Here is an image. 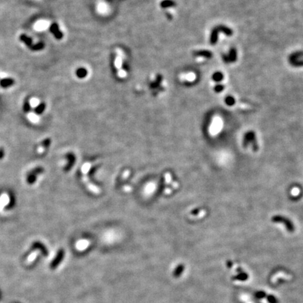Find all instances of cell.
<instances>
[{"mask_svg": "<svg viewBox=\"0 0 303 303\" xmlns=\"http://www.w3.org/2000/svg\"><path fill=\"white\" fill-rule=\"evenodd\" d=\"M116 53H117L118 55L123 58V52L121 49H116Z\"/></svg>", "mask_w": 303, "mask_h": 303, "instance_id": "32", "label": "cell"}, {"mask_svg": "<svg viewBox=\"0 0 303 303\" xmlns=\"http://www.w3.org/2000/svg\"><path fill=\"white\" fill-rule=\"evenodd\" d=\"M266 299L267 302L269 303H279L278 299L275 297V295L270 294V295H267Z\"/></svg>", "mask_w": 303, "mask_h": 303, "instance_id": "23", "label": "cell"}, {"mask_svg": "<svg viewBox=\"0 0 303 303\" xmlns=\"http://www.w3.org/2000/svg\"><path fill=\"white\" fill-rule=\"evenodd\" d=\"M4 157V150L3 148H0V160L2 159Z\"/></svg>", "mask_w": 303, "mask_h": 303, "instance_id": "30", "label": "cell"}, {"mask_svg": "<svg viewBox=\"0 0 303 303\" xmlns=\"http://www.w3.org/2000/svg\"><path fill=\"white\" fill-rule=\"evenodd\" d=\"M14 80L12 78H4L0 80V86L2 88H8L14 84Z\"/></svg>", "mask_w": 303, "mask_h": 303, "instance_id": "10", "label": "cell"}, {"mask_svg": "<svg viewBox=\"0 0 303 303\" xmlns=\"http://www.w3.org/2000/svg\"><path fill=\"white\" fill-rule=\"evenodd\" d=\"M64 255H65V251L63 249H60L58 251L56 256L55 257V258L53 259V261L51 262L50 265V268H51L52 270H54L56 267L60 265V263L62 261L64 258Z\"/></svg>", "mask_w": 303, "mask_h": 303, "instance_id": "6", "label": "cell"}, {"mask_svg": "<svg viewBox=\"0 0 303 303\" xmlns=\"http://www.w3.org/2000/svg\"><path fill=\"white\" fill-rule=\"evenodd\" d=\"M225 102L228 106H232L235 104V99L232 96H228L225 99Z\"/></svg>", "mask_w": 303, "mask_h": 303, "instance_id": "22", "label": "cell"}, {"mask_svg": "<svg viewBox=\"0 0 303 303\" xmlns=\"http://www.w3.org/2000/svg\"><path fill=\"white\" fill-rule=\"evenodd\" d=\"M45 108H46V105L44 104V103H40V104H39L36 107H35V114H42V112L44 111Z\"/></svg>", "mask_w": 303, "mask_h": 303, "instance_id": "17", "label": "cell"}, {"mask_svg": "<svg viewBox=\"0 0 303 303\" xmlns=\"http://www.w3.org/2000/svg\"><path fill=\"white\" fill-rule=\"evenodd\" d=\"M223 60L225 63H234L237 60V51L234 48H232L229 53L223 55Z\"/></svg>", "mask_w": 303, "mask_h": 303, "instance_id": "5", "label": "cell"}, {"mask_svg": "<svg viewBox=\"0 0 303 303\" xmlns=\"http://www.w3.org/2000/svg\"><path fill=\"white\" fill-rule=\"evenodd\" d=\"M51 139H49V138H46V139L44 140V141L42 142V146H43L44 148H49V145H51Z\"/></svg>", "mask_w": 303, "mask_h": 303, "instance_id": "28", "label": "cell"}, {"mask_svg": "<svg viewBox=\"0 0 303 303\" xmlns=\"http://www.w3.org/2000/svg\"><path fill=\"white\" fill-rule=\"evenodd\" d=\"M223 79H224V74H223V72L219 71L214 72L212 75V79L216 82H220L223 80Z\"/></svg>", "mask_w": 303, "mask_h": 303, "instance_id": "15", "label": "cell"}, {"mask_svg": "<svg viewBox=\"0 0 303 303\" xmlns=\"http://www.w3.org/2000/svg\"><path fill=\"white\" fill-rule=\"evenodd\" d=\"M196 55L198 57L205 58H211L213 56L212 52L209 50H200L196 52Z\"/></svg>", "mask_w": 303, "mask_h": 303, "instance_id": "12", "label": "cell"}, {"mask_svg": "<svg viewBox=\"0 0 303 303\" xmlns=\"http://www.w3.org/2000/svg\"><path fill=\"white\" fill-rule=\"evenodd\" d=\"M0 195H1V193H0Z\"/></svg>", "mask_w": 303, "mask_h": 303, "instance_id": "35", "label": "cell"}, {"mask_svg": "<svg viewBox=\"0 0 303 303\" xmlns=\"http://www.w3.org/2000/svg\"><path fill=\"white\" fill-rule=\"evenodd\" d=\"M220 33H223L227 37H231L233 35V30L229 27L223 25H218V26L213 28V30H211V35H210V43L211 44L215 45L217 43L218 36Z\"/></svg>", "mask_w": 303, "mask_h": 303, "instance_id": "1", "label": "cell"}, {"mask_svg": "<svg viewBox=\"0 0 303 303\" xmlns=\"http://www.w3.org/2000/svg\"><path fill=\"white\" fill-rule=\"evenodd\" d=\"M122 63H123V58L119 56V55H116V56L114 59V63L116 70H120V69H121V67H122Z\"/></svg>", "mask_w": 303, "mask_h": 303, "instance_id": "16", "label": "cell"}, {"mask_svg": "<svg viewBox=\"0 0 303 303\" xmlns=\"http://www.w3.org/2000/svg\"><path fill=\"white\" fill-rule=\"evenodd\" d=\"M303 56L302 52H295L292 53L289 57V62L291 65L294 67H302L303 60H300L301 58Z\"/></svg>", "mask_w": 303, "mask_h": 303, "instance_id": "4", "label": "cell"}, {"mask_svg": "<svg viewBox=\"0 0 303 303\" xmlns=\"http://www.w3.org/2000/svg\"><path fill=\"white\" fill-rule=\"evenodd\" d=\"M236 271L237 273H241V272H243V268H241V267H238V268H236Z\"/></svg>", "mask_w": 303, "mask_h": 303, "instance_id": "34", "label": "cell"}, {"mask_svg": "<svg viewBox=\"0 0 303 303\" xmlns=\"http://www.w3.org/2000/svg\"><path fill=\"white\" fill-rule=\"evenodd\" d=\"M254 295H255V297H256L257 299L262 300L264 298H266L267 293H266V292L264 291H256V292L254 293Z\"/></svg>", "mask_w": 303, "mask_h": 303, "instance_id": "18", "label": "cell"}, {"mask_svg": "<svg viewBox=\"0 0 303 303\" xmlns=\"http://www.w3.org/2000/svg\"><path fill=\"white\" fill-rule=\"evenodd\" d=\"M20 40L23 42L29 48H30L33 46V40H32V38L28 37V35H25V34H22L20 36Z\"/></svg>", "mask_w": 303, "mask_h": 303, "instance_id": "13", "label": "cell"}, {"mask_svg": "<svg viewBox=\"0 0 303 303\" xmlns=\"http://www.w3.org/2000/svg\"><path fill=\"white\" fill-rule=\"evenodd\" d=\"M96 10H97V12L99 14L105 16V15L110 13V8L109 5L107 4L106 2L103 1H100L98 2L97 6H96Z\"/></svg>", "mask_w": 303, "mask_h": 303, "instance_id": "7", "label": "cell"}, {"mask_svg": "<svg viewBox=\"0 0 303 303\" xmlns=\"http://www.w3.org/2000/svg\"><path fill=\"white\" fill-rule=\"evenodd\" d=\"M37 180V175H33V174L28 173V176H27L26 181L29 184H33L36 182Z\"/></svg>", "mask_w": 303, "mask_h": 303, "instance_id": "19", "label": "cell"}, {"mask_svg": "<svg viewBox=\"0 0 303 303\" xmlns=\"http://www.w3.org/2000/svg\"><path fill=\"white\" fill-rule=\"evenodd\" d=\"M249 278V275L246 272H241L238 273L236 275H234L232 277V279L234 281H239V282H246Z\"/></svg>", "mask_w": 303, "mask_h": 303, "instance_id": "11", "label": "cell"}, {"mask_svg": "<svg viewBox=\"0 0 303 303\" xmlns=\"http://www.w3.org/2000/svg\"><path fill=\"white\" fill-rule=\"evenodd\" d=\"M49 29H50V31L53 34L54 36L56 37L57 39L60 40V39L62 38V34L61 32L59 30L58 25L57 24H55V23H53V24H51L50 25Z\"/></svg>", "mask_w": 303, "mask_h": 303, "instance_id": "9", "label": "cell"}, {"mask_svg": "<svg viewBox=\"0 0 303 303\" xmlns=\"http://www.w3.org/2000/svg\"><path fill=\"white\" fill-rule=\"evenodd\" d=\"M126 75H127L126 71L125 70H123V69L121 68V69H120V70H118L117 76L119 78H125L126 77Z\"/></svg>", "mask_w": 303, "mask_h": 303, "instance_id": "26", "label": "cell"}, {"mask_svg": "<svg viewBox=\"0 0 303 303\" xmlns=\"http://www.w3.org/2000/svg\"><path fill=\"white\" fill-rule=\"evenodd\" d=\"M30 110H31V105H30V101H29L28 100H26V101L24 102V103H23V110L25 113H26L27 114V113L30 112Z\"/></svg>", "mask_w": 303, "mask_h": 303, "instance_id": "20", "label": "cell"}, {"mask_svg": "<svg viewBox=\"0 0 303 303\" xmlns=\"http://www.w3.org/2000/svg\"><path fill=\"white\" fill-rule=\"evenodd\" d=\"M9 198H10V200H9V204H8V209H11V208H12L13 206H14L15 201H16L15 197L13 194H10Z\"/></svg>", "mask_w": 303, "mask_h": 303, "instance_id": "25", "label": "cell"}, {"mask_svg": "<svg viewBox=\"0 0 303 303\" xmlns=\"http://www.w3.org/2000/svg\"><path fill=\"white\" fill-rule=\"evenodd\" d=\"M224 89H225V86L223 85H222V84H217V85L215 86L214 91H216V93H221V92H223V90H224Z\"/></svg>", "mask_w": 303, "mask_h": 303, "instance_id": "27", "label": "cell"}, {"mask_svg": "<svg viewBox=\"0 0 303 303\" xmlns=\"http://www.w3.org/2000/svg\"><path fill=\"white\" fill-rule=\"evenodd\" d=\"M86 70H84V69H79V70L77 71V75L79 76V77H84V76L86 75Z\"/></svg>", "mask_w": 303, "mask_h": 303, "instance_id": "29", "label": "cell"}, {"mask_svg": "<svg viewBox=\"0 0 303 303\" xmlns=\"http://www.w3.org/2000/svg\"><path fill=\"white\" fill-rule=\"evenodd\" d=\"M44 44L42 42H39L35 44H33V46L30 47V49L32 51H40L44 49Z\"/></svg>", "mask_w": 303, "mask_h": 303, "instance_id": "21", "label": "cell"}, {"mask_svg": "<svg viewBox=\"0 0 303 303\" xmlns=\"http://www.w3.org/2000/svg\"><path fill=\"white\" fill-rule=\"evenodd\" d=\"M32 248L34 250H40L42 253V254H43L44 255H45V256H47V255H49V251L48 250H47V248H46V246L43 243L40 241L33 242V244H32Z\"/></svg>", "mask_w": 303, "mask_h": 303, "instance_id": "8", "label": "cell"}, {"mask_svg": "<svg viewBox=\"0 0 303 303\" xmlns=\"http://www.w3.org/2000/svg\"><path fill=\"white\" fill-rule=\"evenodd\" d=\"M271 221L274 223H277V224H282L288 232L293 233L295 230V227L294 225L293 221L291 220L288 218L285 217L284 216L276 215V216H272V218H271Z\"/></svg>", "mask_w": 303, "mask_h": 303, "instance_id": "2", "label": "cell"}, {"mask_svg": "<svg viewBox=\"0 0 303 303\" xmlns=\"http://www.w3.org/2000/svg\"><path fill=\"white\" fill-rule=\"evenodd\" d=\"M233 266V262L232 261H230V260H228L227 262V267H228V268H232Z\"/></svg>", "mask_w": 303, "mask_h": 303, "instance_id": "33", "label": "cell"}, {"mask_svg": "<svg viewBox=\"0 0 303 303\" xmlns=\"http://www.w3.org/2000/svg\"><path fill=\"white\" fill-rule=\"evenodd\" d=\"M243 145L246 148H248V147H249V145H250V147L254 151H258L259 145L258 142H257L256 135H255V132L250 131L245 133L244 138H243Z\"/></svg>", "mask_w": 303, "mask_h": 303, "instance_id": "3", "label": "cell"}, {"mask_svg": "<svg viewBox=\"0 0 303 303\" xmlns=\"http://www.w3.org/2000/svg\"><path fill=\"white\" fill-rule=\"evenodd\" d=\"M173 4L174 3L173 2V1H170V0L165 1V2L163 3V4L164 5V6H172V5H173Z\"/></svg>", "mask_w": 303, "mask_h": 303, "instance_id": "31", "label": "cell"}, {"mask_svg": "<svg viewBox=\"0 0 303 303\" xmlns=\"http://www.w3.org/2000/svg\"><path fill=\"white\" fill-rule=\"evenodd\" d=\"M184 270V265H182V264H180L179 265H178V266L176 267V268L175 269V270L173 271V277H175V278H178V277H180L181 275L183 273Z\"/></svg>", "mask_w": 303, "mask_h": 303, "instance_id": "14", "label": "cell"}, {"mask_svg": "<svg viewBox=\"0 0 303 303\" xmlns=\"http://www.w3.org/2000/svg\"><path fill=\"white\" fill-rule=\"evenodd\" d=\"M44 172V168L42 167H36L35 168L33 169L29 173L33 174V175H38V174H41Z\"/></svg>", "mask_w": 303, "mask_h": 303, "instance_id": "24", "label": "cell"}]
</instances>
